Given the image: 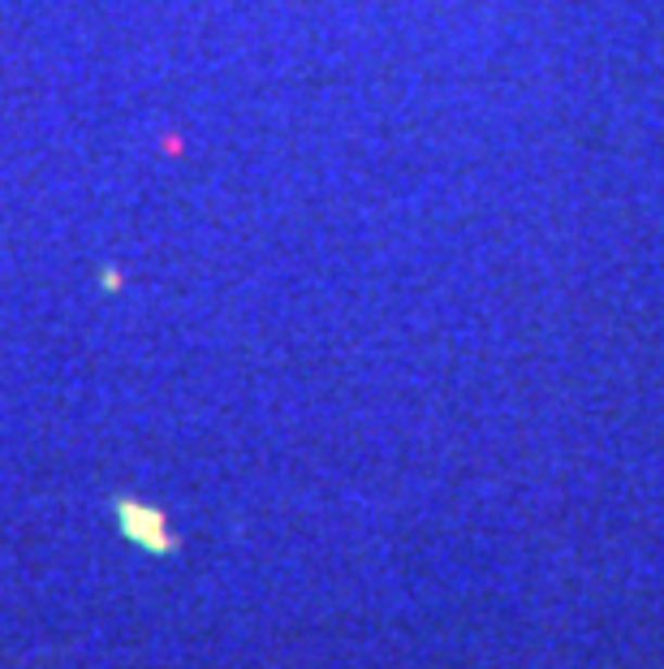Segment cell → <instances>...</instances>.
I'll list each match as a JSON object with an SVG mask.
<instances>
[{"label": "cell", "mask_w": 664, "mask_h": 669, "mask_svg": "<svg viewBox=\"0 0 664 669\" xmlns=\"http://www.w3.org/2000/svg\"><path fill=\"white\" fill-rule=\"evenodd\" d=\"M117 518H122V531H126L135 544H143V548H152V553H173V548H177V540L168 535L165 514H161V509H148V505H139V502H117Z\"/></svg>", "instance_id": "1"}]
</instances>
